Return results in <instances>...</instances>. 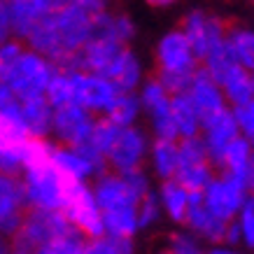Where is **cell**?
Returning <instances> with one entry per match:
<instances>
[{
	"mask_svg": "<svg viewBox=\"0 0 254 254\" xmlns=\"http://www.w3.org/2000/svg\"><path fill=\"white\" fill-rule=\"evenodd\" d=\"M250 147H252V154H254V138H250Z\"/></svg>",
	"mask_w": 254,
	"mask_h": 254,
	"instance_id": "52",
	"label": "cell"
},
{
	"mask_svg": "<svg viewBox=\"0 0 254 254\" xmlns=\"http://www.w3.org/2000/svg\"><path fill=\"white\" fill-rule=\"evenodd\" d=\"M72 231L63 212H47V210H26L19 231L9 238L12 254H35L52 240L61 238Z\"/></svg>",
	"mask_w": 254,
	"mask_h": 254,
	"instance_id": "2",
	"label": "cell"
},
{
	"mask_svg": "<svg viewBox=\"0 0 254 254\" xmlns=\"http://www.w3.org/2000/svg\"><path fill=\"white\" fill-rule=\"evenodd\" d=\"M226 28H229V21H224L217 14H208L203 9H191L180 26V31L187 38L198 63L205 59L210 49H215L226 40Z\"/></svg>",
	"mask_w": 254,
	"mask_h": 254,
	"instance_id": "6",
	"label": "cell"
},
{
	"mask_svg": "<svg viewBox=\"0 0 254 254\" xmlns=\"http://www.w3.org/2000/svg\"><path fill=\"white\" fill-rule=\"evenodd\" d=\"M226 45H229L233 59L240 68L254 75V28L240 26V23H229Z\"/></svg>",
	"mask_w": 254,
	"mask_h": 254,
	"instance_id": "22",
	"label": "cell"
},
{
	"mask_svg": "<svg viewBox=\"0 0 254 254\" xmlns=\"http://www.w3.org/2000/svg\"><path fill=\"white\" fill-rule=\"evenodd\" d=\"M156 198H159L161 212L168 217L170 222H175V224L185 222V215H187V210H189V191H185L175 180L161 182L159 191H156Z\"/></svg>",
	"mask_w": 254,
	"mask_h": 254,
	"instance_id": "24",
	"label": "cell"
},
{
	"mask_svg": "<svg viewBox=\"0 0 254 254\" xmlns=\"http://www.w3.org/2000/svg\"><path fill=\"white\" fill-rule=\"evenodd\" d=\"M140 115H142V108H140L138 93H119L117 100L112 103V108L108 110L105 119L119 128H126V126H135Z\"/></svg>",
	"mask_w": 254,
	"mask_h": 254,
	"instance_id": "29",
	"label": "cell"
},
{
	"mask_svg": "<svg viewBox=\"0 0 254 254\" xmlns=\"http://www.w3.org/2000/svg\"><path fill=\"white\" fill-rule=\"evenodd\" d=\"M236 224L240 229V245H245L247 250L254 252V210L250 203H245V208L238 212Z\"/></svg>",
	"mask_w": 254,
	"mask_h": 254,
	"instance_id": "44",
	"label": "cell"
},
{
	"mask_svg": "<svg viewBox=\"0 0 254 254\" xmlns=\"http://www.w3.org/2000/svg\"><path fill=\"white\" fill-rule=\"evenodd\" d=\"M70 77H72V89H75V105L84 108L93 117L108 115V110L119 96L117 86L108 77L91 75V72H70Z\"/></svg>",
	"mask_w": 254,
	"mask_h": 254,
	"instance_id": "8",
	"label": "cell"
},
{
	"mask_svg": "<svg viewBox=\"0 0 254 254\" xmlns=\"http://www.w3.org/2000/svg\"><path fill=\"white\" fill-rule=\"evenodd\" d=\"M154 61L156 72H175V75H193L200 65L180 28L168 31L156 42Z\"/></svg>",
	"mask_w": 254,
	"mask_h": 254,
	"instance_id": "9",
	"label": "cell"
},
{
	"mask_svg": "<svg viewBox=\"0 0 254 254\" xmlns=\"http://www.w3.org/2000/svg\"><path fill=\"white\" fill-rule=\"evenodd\" d=\"M119 175L124 177L126 187L131 189V193L138 200H142L147 193L152 191V180L145 173V168H135V170H128V173H119Z\"/></svg>",
	"mask_w": 254,
	"mask_h": 254,
	"instance_id": "40",
	"label": "cell"
},
{
	"mask_svg": "<svg viewBox=\"0 0 254 254\" xmlns=\"http://www.w3.org/2000/svg\"><path fill=\"white\" fill-rule=\"evenodd\" d=\"M117 133H119V126H115L112 122H108L105 117H100V119H96V124H93V131H91L89 142L98 149L100 154L105 156L108 154V149L112 147V142H115Z\"/></svg>",
	"mask_w": 254,
	"mask_h": 254,
	"instance_id": "35",
	"label": "cell"
},
{
	"mask_svg": "<svg viewBox=\"0 0 254 254\" xmlns=\"http://www.w3.org/2000/svg\"><path fill=\"white\" fill-rule=\"evenodd\" d=\"M135 93L140 98L142 112H147L149 117H156L170 110V96L166 93V89H163L161 82L156 77H145V82L140 84V89Z\"/></svg>",
	"mask_w": 254,
	"mask_h": 254,
	"instance_id": "28",
	"label": "cell"
},
{
	"mask_svg": "<svg viewBox=\"0 0 254 254\" xmlns=\"http://www.w3.org/2000/svg\"><path fill=\"white\" fill-rule=\"evenodd\" d=\"M45 100L49 103L52 110L65 108V105H75V89H72V77L70 72L56 70V75L52 77L49 86L45 91Z\"/></svg>",
	"mask_w": 254,
	"mask_h": 254,
	"instance_id": "30",
	"label": "cell"
},
{
	"mask_svg": "<svg viewBox=\"0 0 254 254\" xmlns=\"http://www.w3.org/2000/svg\"><path fill=\"white\" fill-rule=\"evenodd\" d=\"M23 49H26V45L16 38H9L5 42H0V79L5 77V72L16 63V59L21 56Z\"/></svg>",
	"mask_w": 254,
	"mask_h": 254,
	"instance_id": "42",
	"label": "cell"
},
{
	"mask_svg": "<svg viewBox=\"0 0 254 254\" xmlns=\"http://www.w3.org/2000/svg\"><path fill=\"white\" fill-rule=\"evenodd\" d=\"M159 254H170V252H168V250H163V252H159Z\"/></svg>",
	"mask_w": 254,
	"mask_h": 254,
	"instance_id": "53",
	"label": "cell"
},
{
	"mask_svg": "<svg viewBox=\"0 0 254 254\" xmlns=\"http://www.w3.org/2000/svg\"><path fill=\"white\" fill-rule=\"evenodd\" d=\"M93 124H96V117L91 112H86L79 105H65V108L54 110L49 135H54L56 145L75 149V147L84 145L86 140L91 138Z\"/></svg>",
	"mask_w": 254,
	"mask_h": 254,
	"instance_id": "10",
	"label": "cell"
},
{
	"mask_svg": "<svg viewBox=\"0 0 254 254\" xmlns=\"http://www.w3.org/2000/svg\"><path fill=\"white\" fill-rule=\"evenodd\" d=\"M205 254H240L238 250H231V247H224V245H217V247H212L210 252H205Z\"/></svg>",
	"mask_w": 254,
	"mask_h": 254,
	"instance_id": "49",
	"label": "cell"
},
{
	"mask_svg": "<svg viewBox=\"0 0 254 254\" xmlns=\"http://www.w3.org/2000/svg\"><path fill=\"white\" fill-rule=\"evenodd\" d=\"M238 135V126L233 122V115L229 108L200 124V138H203V145H205V152H208L210 166L219 168L226 147L231 145Z\"/></svg>",
	"mask_w": 254,
	"mask_h": 254,
	"instance_id": "12",
	"label": "cell"
},
{
	"mask_svg": "<svg viewBox=\"0 0 254 254\" xmlns=\"http://www.w3.org/2000/svg\"><path fill=\"white\" fill-rule=\"evenodd\" d=\"M49 161H52V166H54L68 182H72V185H77V182H89V180L96 177V170L91 168V163L86 161L77 149H72V147L54 145L52 147Z\"/></svg>",
	"mask_w": 254,
	"mask_h": 254,
	"instance_id": "17",
	"label": "cell"
},
{
	"mask_svg": "<svg viewBox=\"0 0 254 254\" xmlns=\"http://www.w3.org/2000/svg\"><path fill=\"white\" fill-rule=\"evenodd\" d=\"M28 138H0V175L19 177L23 173Z\"/></svg>",
	"mask_w": 254,
	"mask_h": 254,
	"instance_id": "27",
	"label": "cell"
},
{
	"mask_svg": "<svg viewBox=\"0 0 254 254\" xmlns=\"http://www.w3.org/2000/svg\"><path fill=\"white\" fill-rule=\"evenodd\" d=\"M149 7H159V9H163V7H170V5H175L177 0H145Z\"/></svg>",
	"mask_w": 254,
	"mask_h": 254,
	"instance_id": "48",
	"label": "cell"
},
{
	"mask_svg": "<svg viewBox=\"0 0 254 254\" xmlns=\"http://www.w3.org/2000/svg\"><path fill=\"white\" fill-rule=\"evenodd\" d=\"M170 117H173V122H175L180 140L200 135V117H198V112H196V108L191 105V100H189L187 93L170 98Z\"/></svg>",
	"mask_w": 254,
	"mask_h": 254,
	"instance_id": "25",
	"label": "cell"
},
{
	"mask_svg": "<svg viewBox=\"0 0 254 254\" xmlns=\"http://www.w3.org/2000/svg\"><path fill=\"white\" fill-rule=\"evenodd\" d=\"M247 191L254 193V163H252V170H250V177H247Z\"/></svg>",
	"mask_w": 254,
	"mask_h": 254,
	"instance_id": "50",
	"label": "cell"
},
{
	"mask_svg": "<svg viewBox=\"0 0 254 254\" xmlns=\"http://www.w3.org/2000/svg\"><path fill=\"white\" fill-rule=\"evenodd\" d=\"M9 38H12V23H9L7 5H5V0H0V42Z\"/></svg>",
	"mask_w": 254,
	"mask_h": 254,
	"instance_id": "47",
	"label": "cell"
},
{
	"mask_svg": "<svg viewBox=\"0 0 254 254\" xmlns=\"http://www.w3.org/2000/svg\"><path fill=\"white\" fill-rule=\"evenodd\" d=\"M84 254H135V247H133V240L100 236V238L86 240Z\"/></svg>",
	"mask_w": 254,
	"mask_h": 254,
	"instance_id": "32",
	"label": "cell"
},
{
	"mask_svg": "<svg viewBox=\"0 0 254 254\" xmlns=\"http://www.w3.org/2000/svg\"><path fill=\"white\" fill-rule=\"evenodd\" d=\"M219 89H222L224 100H226L229 108L250 103V100H254V75L243 70L240 65H236L222 77Z\"/></svg>",
	"mask_w": 254,
	"mask_h": 254,
	"instance_id": "21",
	"label": "cell"
},
{
	"mask_svg": "<svg viewBox=\"0 0 254 254\" xmlns=\"http://www.w3.org/2000/svg\"><path fill=\"white\" fill-rule=\"evenodd\" d=\"M63 217L68 219L72 231H77L84 240H93L105 236L103 231V215L96 198H93L91 185L89 182H77L70 187L65 205H63Z\"/></svg>",
	"mask_w": 254,
	"mask_h": 254,
	"instance_id": "4",
	"label": "cell"
},
{
	"mask_svg": "<svg viewBox=\"0 0 254 254\" xmlns=\"http://www.w3.org/2000/svg\"><path fill=\"white\" fill-rule=\"evenodd\" d=\"M135 33H138L135 21L126 12H112V35H115L117 45L128 47V42L135 38Z\"/></svg>",
	"mask_w": 254,
	"mask_h": 254,
	"instance_id": "37",
	"label": "cell"
},
{
	"mask_svg": "<svg viewBox=\"0 0 254 254\" xmlns=\"http://www.w3.org/2000/svg\"><path fill=\"white\" fill-rule=\"evenodd\" d=\"M177 154H180V166H189V163H210L208 152H205V145H203V138H200V135L177 140Z\"/></svg>",
	"mask_w": 254,
	"mask_h": 254,
	"instance_id": "33",
	"label": "cell"
},
{
	"mask_svg": "<svg viewBox=\"0 0 254 254\" xmlns=\"http://www.w3.org/2000/svg\"><path fill=\"white\" fill-rule=\"evenodd\" d=\"M103 77H108L119 93H135L145 82V65L133 49L122 47V52L115 56V61L110 63L108 72Z\"/></svg>",
	"mask_w": 254,
	"mask_h": 254,
	"instance_id": "16",
	"label": "cell"
},
{
	"mask_svg": "<svg viewBox=\"0 0 254 254\" xmlns=\"http://www.w3.org/2000/svg\"><path fill=\"white\" fill-rule=\"evenodd\" d=\"M23 189L26 210H47V212H61L68 198V191L72 182H68L59 170L52 166V161L38 163L26 168L19 175Z\"/></svg>",
	"mask_w": 254,
	"mask_h": 254,
	"instance_id": "1",
	"label": "cell"
},
{
	"mask_svg": "<svg viewBox=\"0 0 254 254\" xmlns=\"http://www.w3.org/2000/svg\"><path fill=\"white\" fill-rule=\"evenodd\" d=\"M122 52V47L110 40L91 38L82 47L79 52V61H82V72H91V75H105L110 63L115 61V56Z\"/></svg>",
	"mask_w": 254,
	"mask_h": 254,
	"instance_id": "19",
	"label": "cell"
},
{
	"mask_svg": "<svg viewBox=\"0 0 254 254\" xmlns=\"http://www.w3.org/2000/svg\"><path fill=\"white\" fill-rule=\"evenodd\" d=\"M187 96H189L191 105L196 108V112H198L200 124L229 108L226 100H224V93H222V89H219V84H217L215 79L210 77L200 65H198V70L193 72Z\"/></svg>",
	"mask_w": 254,
	"mask_h": 254,
	"instance_id": "14",
	"label": "cell"
},
{
	"mask_svg": "<svg viewBox=\"0 0 254 254\" xmlns=\"http://www.w3.org/2000/svg\"><path fill=\"white\" fill-rule=\"evenodd\" d=\"M200 254H205V252H200Z\"/></svg>",
	"mask_w": 254,
	"mask_h": 254,
	"instance_id": "54",
	"label": "cell"
},
{
	"mask_svg": "<svg viewBox=\"0 0 254 254\" xmlns=\"http://www.w3.org/2000/svg\"><path fill=\"white\" fill-rule=\"evenodd\" d=\"M247 198H250L247 185H243L240 180L226 175V173H219L212 177V182L200 193L205 210L222 222H233L240 210L245 208Z\"/></svg>",
	"mask_w": 254,
	"mask_h": 254,
	"instance_id": "5",
	"label": "cell"
},
{
	"mask_svg": "<svg viewBox=\"0 0 254 254\" xmlns=\"http://www.w3.org/2000/svg\"><path fill=\"white\" fill-rule=\"evenodd\" d=\"M161 217H163V212H161V205H159V198H156L154 191H149L145 198L138 203V226H140V231H142V229H149V226H154V224H159Z\"/></svg>",
	"mask_w": 254,
	"mask_h": 254,
	"instance_id": "36",
	"label": "cell"
},
{
	"mask_svg": "<svg viewBox=\"0 0 254 254\" xmlns=\"http://www.w3.org/2000/svg\"><path fill=\"white\" fill-rule=\"evenodd\" d=\"M149 166H152V173H154L161 182L166 180H173L180 168V154H177V142L173 140H154L149 145Z\"/></svg>",
	"mask_w": 254,
	"mask_h": 254,
	"instance_id": "23",
	"label": "cell"
},
{
	"mask_svg": "<svg viewBox=\"0 0 254 254\" xmlns=\"http://www.w3.org/2000/svg\"><path fill=\"white\" fill-rule=\"evenodd\" d=\"M168 252L170 254H200L203 247H200V240L185 229V231H175L170 236Z\"/></svg>",
	"mask_w": 254,
	"mask_h": 254,
	"instance_id": "38",
	"label": "cell"
},
{
	"mask_svg": "<svg viewBox=\"0 0 254 254\" xmlns=\"http://www.w3.org/2000/svg\"><path fill=\"white\" fill-rule=\"evenodd\" d=\"M252 163H254V154H252V147H250V140L238 135L231 145L226 147L219 168H222V173H226V175L240 180L243 185H247V177H250Z\"/></svg>",
	"mask_w": 254,
	"mask_h": 254,
	"instance_id": "20",
	"label": "cell"
},
{
	"mask_svg": "<svg viewBox=\"0 0 254 254\" xmlns=\"http://www.w3.org/2000/svg\"><path fill=\"white\" fill-rule=\"evenodd\" d=\"M247 203L252 205V210H254V193H250V198H247Z\"/></svg>",
	"mask_w": 254,
	"mask_h": 254,
	"instance_id": "51",
	"label": "cell"
},
{
	"mask_svg": "<svg viewBox=\"0 0 254 254\" xmlns=\"http://www.w3.org/2000/svg\"><path fill=\"white\" fill-rule=\"evenodd\" d=\"M212 177H215V168H212L210 163H189V166H180L173 180H175L185 191L203 193L205 187L212 182Z\"/></svg>",
	"mask_w": 254,
	"mask_h": 254,
	"instance_id": "26",
	"label": "cell"
},
{
	"mask_svg": "<svg viewBox=\"0 0 254 254\" xmlns=\"http://www.w3.org/2000/svg\"><path fill=\"white\" fill-rule=\"evenodd\" d=\"M182 224L187 226V231L203 243H210L215 247L224 245V233H226L229 222H222L215 215H210L200 200V193H189V210H187Z\"/></svg>",
	"mask_w": 254,
	"mask_h": 254,
	"instance_id": "15",
	"label": "cell"
},
{
	"mask_svg": "<svg viewBox=\"0 0 254 254\" xmlns=\"http://www.w3.org/2000/svg\"><path fill=\"white\" fill-rule=\"evenodd\" d=\"M84 245L86 240L77 231H70L65 236H61V238L52 240L49 245H45L35 254H84Z\"/></svg>",
	"mask_w": 254,
	"mask_h": 254,
	"instance_id": "34",
	"label": "cell"
},
{
	"mask_svg": "<svg viewBox=\"0 0 254 254\" xmlns=\"http://www.w3.org/2000/svg\"><path fill=\"white\" fill-rule=\"evenodd\" d=\"M147 152H149L147 133L140 126H126V128H119L115 142L105 154V161H108V168H112V173H128V170L142 168Z\"/></svg>",
	"mask_w": 254,
	"mask_h": 254,
	"instance_id": "7",
	"label": "cell"
},
{
	"mask_svg": "<svg viewBox=\"0 0 254 254\" xmlns=\"http://www.w3.org/2000/svg\"><path fill=\"white\" fill-rule=\"evenodd\" d=\"M26 215V200L19 177L0 175V236L12 238Z\"/></svg>",
	"mask_w": 254,
	"mask_h": 254,
	"instance_id": "13",
	"label": "cell"
},
{
	"mask_svg": "<svg viewBox=\"0 0 254 254\" xmlns=\"http://www.w3.org/2000/svg\"><path fill=\"white\" fill-rule=\"evenodd\" d=\"M159 82H161V86L166 89V93H168L170 98L173 96H182V93L189 91V84H191V77L193 75H175V72H156L154 75Z\"/></svg>",
	"mask_w": 254,
	"mask_h": 254,
	"instance_id": "43",
	"label": "cell"
},
{
	"mask_svg": "<svg viewBox=\"0 0 254 254\" xmlns=\"http://www.w3.org/2000/svg\"><path fill=\"white\" fill-rule=\"evenodd\" d=\"M93 198L98 203L100 215L105 212H117V210H131L138 208L140 200L131 193V189L126 187L124 177L119 173H112V170H105L100 175L93 177L91 185Z\"/></svg>",
	"mask_w": 254,
	"mask_h": 254,
	"instance_id": "11",
	"label": "cell"
},
{
	"mask_svg": "<svg viewBox=\"0 0 254 254\" xmlns=\"http://www.w3.org/2000/svg\"><path fill=\"white\" fill-rule=\"evenodd\" d=\"M31 5H33V9L38 12L40 19H45V16L56 14L59 9L65 7L68 0H31Z\"/></svg>",
	"mask_w": 254,
	"mask_h": 254,
	"instance_id": "45",
	"label": "cell"
},
{
	"mask_svg": "<svg viewBox=\"0 0 254 254\" xmlns=\"http://www.w3.org/2000/svg\"><path fill=\"white\" fill-rule=\"evenodd\" d=\"M236 65H238V63H236V59H233L231 49H229V45H226V40H224L222 45H217L215 49H210L208 54H205V59L200 61V68L205 70L217 84H219L224 75H226L231 68H236Z\"/></svg>",
	"mask_w": 254,
	"mask_h": 254,
	"instance_id": "31",
	"label": "cell"
},
{
	"mask_svg": "<svg viewBox=\"0 0 254 254\" xmlns=\"http://www.w3.org/2000/svg\"><path fill=\"white\" fill-rule=\"evenodd\" d=\"M56 75V65L47 61L45 56L31 52L28 47L21 52L16 63L5 72V77L0 79L2 84H7L19 100L28 98H42L47 86Z\"/></svg>",
	"mask_w": 254,
	"mask_h": 254,
	"instance_id": "3",
	"label": "cell"
},
{
	"mask_svg": "<svg viewBox=\"0 0 254 254\" xmlns=\"http://www.w3.org/2000/svg\"><path fill=\"white\" fill-rule=\"evenodd\" d=\"M233 115V122L238 126V133L243 138H254V100L250 103H243V105H236V108H229Z\"/></svg>",
	"mask_w": 254,
	"mask_h": 254,
	"instance_id": "39",
	"label": "cell"
},
{
	"mask_svg": "<svg viewBox=\"0 0 254 254\" xmlns=\"http://www.w3.org/2000/svg\"><path fill=\"white\" fill-rule=\"evenodd\" d=\"M52 117L54 110L49 108V103L42 98H28L21 100V126L28 138L47 140L52 133Z\"/></svg>",
	"mask_w": 254,
	"mask_h": 254,
	"instance_id": "18",
	"label": "cell"
},
{
	"mask_svg": "<svg viewBox=\"0 0 254 254\" xmlns=\"http://www.w3.org/2000/svg\"><path fill=\"white\" fill-rule=\"evenodd\" d=\"M0 117L12 119V122H21V100L2 82H0Z\"/></svg>",
	"mask_w": 254,
	"mask_h": 254,
	"instance_id": "41",
	"label": "cell"
},
{
	"mask_svg": "<svg viewBox=\"0 0 254 254\" xmlns=\"http://www.w3.org/2000/svg\"><path fill=\"white\" fill-rule=\"evenodd\" d=\"M68 2L75 5V7H79V9H84L86 14H91V16L105 12L110 5V0H68Z\"/></svg>",
	"mask_w": 254,
	"mask_h": 254,
	"instance_id": "46",
	"label": "cell"
}]
</instances>
